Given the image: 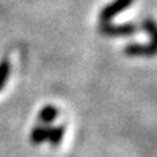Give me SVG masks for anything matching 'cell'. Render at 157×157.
<instances>
[{"mask_svg":"<svg viewBox=\"0 0 157 157\" xmlns=\"http://www.w3.org/2000/svg\"><path fill=\"white\" fill-rule=\"evenodd\" d=\"M124 53L127 56H145V58H150V56H156L157 55V44L154 43H148V44H128L125 46Z\"/></svg>","mask_w":157,"mask_h":157,"instance_id":"obj_4","label":"cell"},{"mask_svg":"<svg viewBox=\"0 0 157 157\" xmlns=\"http://www.w3.org/2000/svg\"><path fill=\"white\" fill-rule=\"evenodd\" d=\"M9 73H11V63L8 58L0 59V90H3V87L6 86L8 79H9Z\"/></svg>","mask_w":157,"mask_h":157,"instance_id":"obj_7","label":"cell"},{"mask_svg":"<svg viewBox=\"0 0 157 157\" xmlns=\"http://www.w3.org/2000/svg\"><path fill=\"white\" fill-rule=\"evenodd\" d=\"M66 133L64 125L48 127V125H35L31 131V142L34 145H40L43 142H49L51 145H59Z\"/></svg>","mask_w":157,"mask_h":157,"instance_id":"obj_1","label":"cell"},{"mask_svg":"<svg viewBox=\"0 0 157 157\" xmlns=\"http://www.w3.org/2000/svg\"><path fill=\"white\" fill-rule=\"evenodd\" d=\"M140 29L151 37V43L157 44V23L153 18H144L140 23Z\"/></svg>","mask_w":157,"mask_h":157,"instance_id":"obj_6","label":"cell"},{"mask_svg":"<svg viewBox=\"0 0 157 157\" xmlns=\"http://www.w3.org/2000/svg\"><path fill=\"white\" fill-rule=\"evenodd\" d=\"M134 0H113V2H110L107 6H104L101 9V12H99V21L101 23H108L119 12H122L127 8H130Z\"/></svg>","mask_w":157,"mask_h":157,"instance_id":"obj_3","label":"cell"},{"mask_svg":"<svg viewBox=\"0 0 157 157\" xmlns=\"http://www.w3.org/2000/svg\"><path fill=\"white\" fill-rule=\"evenodd\" d=\"M139 28L134 23H122V25H114V23H101L99 32L105 37H125L131 35L137 31Z\"/></svg>","mask_w":157,"mask_h":157,"instance_id":"obj_2","label":"cell"},{"mask_svg":"<svg viewBox=\"0 0 157 157\" xmlns=\"http://www.w3.org/2000/svg\"><path fill=\"white\" fill-rule=\"evenodd\" d=\"M56 117H58V108H56V107H52V105L43 107V108L40 110V113H38V119H40V122L44 124V125L52 124Z\"/></svg>","mask_w":157,"mask_h":157,"instance_id":"obj_5","label":"cell"}]
</instances>
